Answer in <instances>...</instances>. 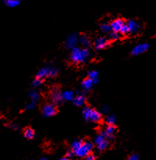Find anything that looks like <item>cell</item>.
Segmentation results:
<instances>
[{"label": "cell", "instance_id": "cell-18", "mask_svg": "<svg viewBox=\"0 0 156 160\" xmlns=\"http://www.w3.org/2000/svg\"><path fill=\"white\" fill-rule=\"evenodd\" d=\"M4 3L7 7H10V8H13V7H18L21 3V1L20 0H4Z\"/></svg>", "mask_w": 156, "mask_h": 160}, {"label": "cell", "instance_id": "cell-27", "mask_svg": "<svg viewBox=\"0 0 156 160\" xmlns=\"http://www.w3.org/2000/svg\"><path fill=\"white\" fill-rule=\"evenodd\" d=\"M118 38H119V33L112 32V31L110 32L109 35H108V39L111 40V41H115V40L118 39Z\"/></svg>", "mask_w": 156, "mask_h": 160}, {"label": "cell", "instance_id": "cell-2", "mask_svg": "<svg viewBox=\"0 0 156 160\" xmlns=\"http://www.w3.org/2000/svg\"><path fill=\"white\" fill-rule=\"evenodd\" d=\"M82 115L86 121L94 122V123H99L102 118V114L100 112L89 106L84 107L82 110Z\"/></svg>", "mask_w": 156, "mask_h": 160}, {"label": "cell", "instance_id": "cell-34", "mask_svg": "<svg viewBox=\"0 0 156 160\" xmlns=\"http://www.w3.org/2000/svg\"><path fill=\"white\" fill-rule=\"evenodd\" d=\"M73 155H74V153H73V152H72V151H70V152H67V158H72V157H73Z\"/></svg>", "mask_w": 156, "mask_h": 160}, {"label": "cell", "instance_id": "cell-14", "mask_svg": "<svg viewBox=\"0 0 156 160\" xmlns=\"http://www.w3.org/2000/svg\"><path fill=\"white\" fill-rule=\"evenodd\" d=\"M94 84V81L88 77V78H85V79H84L82 81L81 87L85 91H89V90H91L92 89Z\"/></svg>", "mask_w": 156, "mask_h": 160}, {"label": "cell", "instance_id": "cell-4", "mask_svg": "<svg viewBox=\"0 0 156 160\" xmlns=\"http://www.w3.org/2000/svg\"><path fill=\"white\" fill-rule=\"evenodd\" d=\"M58 69L55 67H44L38 71L36 77L42 79L45 78H54L58 75Z\"/></svg>", "mask_w": 156, "mask_h": 160}, {"label": "cell", "instance_id": "cell-24", "mask_svg": "<svg viewBox=\"0 0 156 160\" xmlns=\"http://www.w3.org/2000/svg\"><path fill=\"white\" fill-rule=\"evenodd\" d=\"M105 122L108 125H114L116 122V116L115 115H108L106 117Z\"/></svg>", "mask_w": 156, "mask_h": 160}, {"label": "cell", "instance_id": "cell-20", "mask_svg": "<svg viewBox=\"0 0 156 160\" xmlns=\"http://www.w3.org/2000/svg\"><path fill=\"white\" fill-rule=\"evenodd\" d=\"M108 146H109V142H108V140L106 139L104 141H102V143L98 144V145H96V148H97L98 150L102 152V151H104L108 148Z\"/></svg>", "mask_w": 156, "mask_h": 160}, {"label": "cell", "instance_id": "cell-11", "mask_svg": "<svg viewBox=\"0 0 156 160\" xmlns=\"http://www.w3.org/2000/svg\"><path fill=\"white\" fill-rule=\"evenodd\" d=\"M125 24H126V23H125L124 21H123V19H121V18H117V19L114 20V21H112L110 23L112 31L115 32H117V33H120V30H121V28H123V26Z\"/></svg>", "mask_w": 156, "mask_h": 160}, {"label": "cell", "instance_id": "cell-32", "mask_svg": "<svg viewBox=\"0 0 156 160\" xmlns=\"http://www.w3.org/2000/svg\"><path fill=\"white\" fill-rule=\"evenodd\" d=\"M9 127H10V128H11L12 130H19V127H18V125L17 124H15V123H10Z\"/></svg>", "mask_w": 156, "mask_h": 160}, {"label": "cell", "instance_id": "cell-3", "mask_svg": "<svg viewBox=\"0 0 156 160\" xmlns=\"http://www.w3.org/2000/svg\"><path fill=\"white\" fill-rule=\"evenodd\" d=\"M93 148H94L93 143H91L89 141H84L82 145L80 147V148L75 152L74 155L79 157V158H85L88 154L91 153Z\"/></svg>", "mask_w": 156, "mask_h": 160}, {"label": "cell", "instance_id": "cell-15", "mask_svg": "<svg viewBox=\"0 0 156 160\" xmlns=\"http://www.w3.org/2000/svg\"><path fill=\"white\" fill-rule=\"evenodd\" d=\"M79 42L85 48H88L91 45V40L89 37H88L85 35H81L79 37Z\"/></svg>", "mask_w": 156, "mask_h": 160}, {"label": "cell", "instance_id": "cell-36", "mask_svg": "<svg viewBox=\"0 0 156 160\" xmlns=\"http://www.w3.org/2000/svg\"><path fill=\"white\" fill-rule=\"evenodd\" d=\"M39 160H48V159H47L46 158H45V157H43V158H40V159H39Z\"/></svg>", "mask_w": 156, "mask_h": 160}, {"label": "cell", "instance_id": "cell-8", "mask_svg": "<svg viewBox=\"0 0 156 160\" xmlns=\"http://www.w3.org/2000/svg\"><path fill=\"white\" fill-rule=\"evenodd\" d=\"M149 44L146 43V42L138 44V45H137L132 49L131 54L134 55V56H138V55L142 54V53H145L149 49Z\"/></svg>", "mask_w": 156, "mask_h": 160}, {"label": "cell", "instance_id": "cell-28", "mask_svg": "<svg viewBox=\"0 0 156 160\" xmlns=\"http://www.w3.org/2000/svg\"><path fill=\"white\" fill-rule=\"evenodd\" d=\"M120 33L121 34V35H128V34H130L129 28H128L126 23L124 24V25L123 26V28H122L121 30H120Z\"/></svg>", "mask_w": 156, "mask_h": 160}, {"label": "cell", "instance_id": "cell-31", "mask_svg": "<svg viewBox=\"0 0 156 160\" xmlns=\"http://www.w3.org/2000/svg\"><path fill=\"white\" fill-rule=\"evenodd\" d=\"M128 160H139V155L137 154H132L129 156Z\"/></svg>", "mask_w": 156, "mask_h": 160}, {"label": "cell", "instance_id": "cell-7", "mask_svg": "<svg viewBox=\"0 0 156 160\" xmlns=\"http://www.w3.org/2000/svg\"><path fill=\"white\" fill-rule=\"evenodd\" d=\"M79 42V37L76 34H72V35H69L65 41V47L67 49H72L76 47V45Z\"/></svg>", "mask_w": 156, "mask_h": 160}, {"label": "cell", "instance_id": "cell-13", "mask_svg": "<svg viewBox=\"0 0 156 160\" xmlns=\"http://www.w3.org/2000/svg\"><path fill=\"white\" fill-rule=\"evenodd\" d=\"M73 104L77 107H81L84 106L86 103V97L85 93H80V94L76 95L73 99Z\"/></svg>", "mask_w": 156, "mask_h": 160}, {"label": "cell", "instance_id": "cell-12", "mask_svg": "<svg viewBox=\"0 0 156 160\" xmlns=\"http://www.w3.org/2000/svg\"><path fill=\"white\" fill-rule=\"evenodd\" d=\"M102 133L108 140L112 139L115 136V133H116V128L114 125H108L105 127V130L102 131Z\"/></svg>", "mask_w": 156, "mask_h": 160}, {"label": "cell", "instance_id": "cell-30", "mask_svg": "<svg viewBox=\"0 0 156 160\" xmlns=\"http://www.w3.org/2000/svg\"><path fill=\"white\" fill-rule=\"evenodd\" d=\"M85 160H95V155H94V154L92 153H90L88 154V155H87L86 157H85Z\"/></svg>", "mask_w": 156, "mask_h": 160}, {"label": "cell", "instance_id": "cell-1", "mask_svg": "<svg viewBox=\"0 0 156 160\" xmlns=\"http://www.w3.org/2000/svg\"><path fill=\"white\" fill-rule=\"evenodd\" d=\"M91 57V53L87 48L75 47L70 52V60L74 64H80L86 62Z\"/></svg>", "mask_w": 156, "mask_h": 160}, {"label": "cell", "instance_id": "cell-6", "mask_svg": "<svg viewBox=\"0 0 156 160\" xmlns=\"http://www.w3.org/2000/svg\"><path fill=\"white\" fill-rule=\"evenodd\" d=\"M42 115L46 118L48 117H52L53 115H56L57 113V108H56V105L53 103H48L45 104L42 108Z\"/></svg>", "mask_w": 156, "mask_h": 160}, {"label": "cell", "instance_id": "cell-25", "mask_svg": "<svg viewBox=\"0 0 156 160\" xmlns=\"http://www.w3.org/2000/svg\"><path fill=\"white\" fill-rule=\"evenodd\" d=\"M29 97L30 98V101H34V102H38V99H39V94L36 90H31L29 93Z\"/></svg>", "mask_w": 156, "mask_h": 160}, {"label": "cell", "instance_id": "cell-29", "mask_svg": "<svg viewBox=\"0 0 156 160\" xmlns=\"http://www.w3.org/2000/svg\"><path fill=\"white\" fill-rule=\"evenodd\" d=\"M35 106H36V102L30 101L29 104H27V105H26V109H27V110H32V109L34 108Z\"/></svg>", "mask_w": 156, "mask_h": 160}, {"label": "cell", "instance_id": "cell-23", "mask_svg": "<svg viewBox=\"0 0 156 160\" xmlns=\"http://www.w3.org/2000/svg\"><path fill=\"white\" fill-rule=\"evenodd\" d=\"M100 28L104 33H110L112 32V28L108 23H102L100 26Z\"/></svg>", "mask_w": 156, "mask_h": 160}, {"label": "cell", "instance_id": "cell-19", "mask_svg": "<svg viewBox=\"0 0 156 160\" xmlns=\"http://www.w3.org/2000/svg\"><path fill=\"white\" fill-rule=\"evenodd\" d=\"M24 137H25V138H27V139H33L34 137V131L33 130V129L27 128L24 130Z\"/></svg>", "mask_w": 156, "mask_h": 160}, {"label": "cell", "instance_id": "cell-22", "mask_svg": "<svg viewBox=\"0 0 156 160\" xmlns=\"http://www.w3.org/2000/svg\"><path fill=\"white\" fill-rule=\"evenodd\" d=\"M106 139L107 138H105V136L104 135V133H102V132H101L100 133H99V134L95 137L94 143L95 144V145H98V144H100V143H102V141H104L105 140H106Z\"/></svg>", "mask_w": 156, "mask_h": 160}, {"label": "cell", "instance_id": "cell-9", "mask_svg": "<svg viewBox=\"0 0 156 160\" xmlns=\"http://www.w3.org/2000/svg\"><path fill=\"white\" fill-rule=\"evenodd\" d=\"M109 44V41L106 38L104 37H100V38H96L95 41L94 42V47L95 50H100L102 49L106 48Z\"/></svg>", "mask_w": 156, "mask_h": 160}, {"label": "cell", "instance_id": "cell-5", "mask_svg": "<svg viewBox=\"0 0 156 160\" xmlns=\"http://www.w3.org/2000/svg\"><path fill=\"white\" fill-rule=\"evenodd\" d=\"M50 98H51L52 103L56 105H59L64 101L63 98H62V92H61L60 90L57 87L53 89L50 93Z\"/></svg>", "mask_w": 156, "mask_h": 160}, {"label": "cell", "instance_id": "cell-10", "mask_svg": "<svg viewBox=\"0 0 156 160\" xmlns=\"http://www.w3.org/2000/svg\"><path fill=\"white\" fill-rule=\"evenodd\" d=\"M126 24H127L128 28H129L130 34H131V35H136V34H137L140 31V28H141L140 24L137 21H134V20H130L126 23Z\"/></svg>", "mask_w": 156, "mask_h": 160}, {"label": "cell", "instance_id": "cell-16", "mask_svg": "<svg viewBox=\"0 0 156 160\" xmlns=\"http://www.w3.org/2000/svg\"><path fill=\"white\" fill-rule=\"evenodd\" d=\"M74 92L72 90H66L62 92V98H63L64 101H73L75 98Z\"/></svg>", "mask_w": 156, "mask_h": 160}, {"label": "cell", "instance_id": "cell-17", "mask_svg": "<svg viewBox=\"0 0 156 160\" xmlns=\"http://www.w3.org/2000/svg\"><path fill=\"white\" fill-rule=\"evenodd\" d=\"M83 142H84V141L81 139H77V140H75V141H73L71 144V151L72 152H73V153H75V152H76L78 149L80 148V147L82 145Z\"/></svg>", "mask_w": 156, "mask_h": 160}, {"label": "cell", "instance_id": "cell-21", "mask_svg": "<svg viewBox=\"0 0 156 160\" xmlns=\"http://www.w3.org/2000/svg\"><path fill=\"white\" fill-rule=\"evenodd\" d=\"M88 77L94 81V84L99 82V72L95 70H92L88 72Z\"/></svg>", "mask_w": 156, "mask_h": 160}, {"label": "cell", "instance_id": "cell-33", "mask_svg": "<svg viewBox=\"0 0 156 160\" xmlns=\"http://www.w3.org/2000/svg\"><path fill=\"white\" fill-rule=\"evenodd\" d=\"M102 111H103L105 113H108V112H109V108L107 105H104L103 107H102Z\"/></svg>", "mask_w": 156, "mask_h": 160}, {"label": "cell", "instance_id": "cell-35", "mask_svg": "<svg viewBox=\"0 0 156 160\" xmlns=\"http://www.w3.org/2000/svg\"><path fill=\"white\" fill-rule=\"evenodd\" d=\"M59 160H70V158H67V157L66 156V157H63V158H61Z\"/></svg>", "mask_w": 156, "mask_h": 160}, {"label": "cell", "instance_id": "cell-26", "mask_svg": "<svg viewBox=\"0 0 156 160\" xmlns=\"http://www.w3.org/2000/svg\"><path fill=\"white\" fill-rule=\"evenodd\" d=\"M42 82H43V79L36 77V78H35L33 81H32V87H39L40 85H42Z\"/></svg>", "mask_w": 156, "mask_h": 160}]
</instances>
